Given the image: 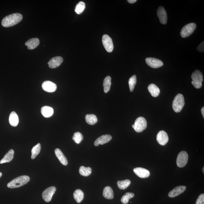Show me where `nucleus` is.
I'll list each match as a JSON object with an SVG mask.
<instances>
[{
  "mask_svg": "<svg viewBox=\"0 0 204 204\" xmlns=\"http://www.w3.org/2000/svg\"><path fill=\"white\" fill-rule=\"evenodd\" d=\"M22 17V15L20 13L12 14L5 17L2 19V25L5 27H12L20 22Z\"/></svg>",
  "mask_w": 204,
  "mask_h": 204,
  "instance_id": "obj_1",
  "label": "nucleus"
},
{
  "mask_svg": "<svg viewBox=\"0 0 204 204\" xmlns=\"http://www.w3.org/2000/svg\"><path fill=\"white\" fill-rule=\"evenodd\" d=\"M30 180V177L28 176H21L13 179L11 182L8 183L7 186L8 188L11 189L18 188L27 183Z\"/></svg>",
  "mask_w": 204,
  "mask_h": 204,
  "instance_id": "obj_2",
  "label": "nucleus"
},
{
  "mask_svg": "<svg viewBox=\"0 0 204 204\" xmlns=\"http://www.w3.org/2000/svg\"><path fill=\"white\" fill-rule=\"evenodd\" d=\"M185 104L183 96L182 94H177L175 96L172 103V108L176 113L180 112L182 111Z\"/></svg>",
  "mask_w": 204,
  "mask_h": 204,
  "instance_id": "obj_3",
  "label": "nucleus"
},
{
  "mask_svg": "<svg viewBox=\"0 0 204 204\" xmlns=\"http://www.w3.org/2000/svg\"><path fill=\"white\" fill-rule=\"evenodd\" d=\"M191 78L192 80L191 83L193 86L197 89H200L203 81V76L201 72L199 70H195L191 75Z\"/></svg>",
  "mask_w": 204,
  "mask_h": 204,
  "instance_id": "obj_4",
  "label": "nucleus"
},
{
  "mask_svg": "<svg viewBox=\"0 0 204 204\" xmlns=\"http://www.w3.org/2000/svg\"><path fill=\"white\" fill-rule=\"evenodd\" d=\"M134 125L133 129L135 131L137 132H141L147 128V121L143 117H138L135 120Z\"/></svg>",
  "mask_w": 204,
  "mask_h": 204,
  "instance_id": "obj_5",
  "label": "nucleus"
},
{
  "mask_svg": "<svg viewBox=\"0 0 204 204\" xmlns=\"http://www.w3.org/2000/svg\"><path fill=\"white\" fill-rule=\"evenodd\" d=\"M196 25L194 23H191L186 25L182 28L180 32L181 36L186 38L190 36L196 29Z\"/></svg>",
  "mask_w": 204,
  "mask_h": 204,
  "instance_id": "obj_6",
  "label": "nucleus"
},
{
  "mask_svg": "<svg viewBox=\"0 0 204 204\" xmlns=\"http://www.w3.org/2000/svg\"><path fill=\"white\" fill-rule=\"evenodd\" d=\"M188 160V153L186 151L181 152L178 155L177 165L179 168H183L187 164Z\"/></svg>",
  "mask_w": 204,
  "mask_h": 204,
  "instance_id": "obj_7",
  "label": "nucleus"
},
{
  "mask_svg": "<svg viewBox=\"0 0 204 204\" xmlns=\"http://www.w3.org/2000/svg\"><path fill=\"white\" fill-rule=\"evenodd\" d=\"M102 42L105 50L109 53H111L114 50V46L112 39L107 35H104L102 38Z\"/></svg>",
  "mask_w": 204,
  "mask_h": 204,
  "instance_id": "obj_8",
  "label": "nucleus"
},
{
  "mask_svg": "<svg viewBox=\"0 0 204 204\" xmlns=\"http://www.w3.org/2000/svg\"><path fill=\"white\" fill-rule=\"evenodd\" d=\"M56 190L57 189L54 186H52L47 188L42 193V197L43 200L46 202H50Z\"/></svg>",
  "mask_w": 204,
  "mask_h": 204,
  "instance_id": "obj_9",
  "label": "nucleus"
},
{
  "mask_svg": "<svg viewBox=\"0 0 204 204\" xmlns=\"http://www.w3.org/2000/svg\"><path fill=\"white\" fill-rule=\"evenodd\" d=\"M146 62L149 66L152 68H159L163 65L162 61L160 60L155 58H146Z\"/></svg>",
  "mask_w": 204,
  "mask_h": 204,
  "instance_id": "obj_10",
  "label": "nucleus"
},
{
  "mask_svg": "<svg viewBox=\"0 0 204 204\" xmlns=\"http://www.w3.org/2000/svg\"><path fill=\"white\" fill-rule=\"evenodd\" d=\"M156 140L160 145L162 146L166 145L169 141L168 134L165 131H160L156 136Z\"/></svg>",
  "mask_w": 204,
  "mask_h": 204,
  "instance_id": "obj_11",
  "label": "nucleus"
},
{
  "mask_svg": "<svg viewBox=\"0 0 204 204\" xmlns=\"http://www.w3.org/2000/svg\"><path fill=\"white\" fill-rule=\"evenodd\" d=\"M42 88L47 92H54L57 89V86L50 81H45L42 84Z\"/></svg>",
  "mask_w": 204,
  "mask_h": 204,
  "instance_id": "obj_12",
  "label": "nucleus"
},
{
  "mask_svg": "<svg viewBox=\"0 0 204 204\" xmlns=\"http://www.w3.org/2000/svg\"><path fill=\"white\" fill-rule=\"evenodd\" d=\"M157 14L160 22L162 24H166L167 23L168 17L165 8L162 6L160 7L157 10Z\"/></svg>",
  "mask_w": 204,
  "mask_h": 204,
  "instance_id": "obj_13",
  "label": "nucleus"
},
{
  "mask_svg": "<svg viewBox=\"0 0 204 204\" xmlns=\"http://www.w3.org/2000/svg\"><path fill=\"white\" fill-rule=\"evenodd\" d=\"M63 59L62 57H57L52 58L48 63L49 67L51 68L58 67L63 63Z\"/></svg>",
  "mask_w": 204,
  "mask_h": 204,
  "instance_id": "obj_14",
  "label": "nucleus"
},
{
  "mask_svg": "<svg viewBox=\"0 0 204 204\" xmlns=\"http://www.w3.org/2000/svg\"><path fill=\"white\" fill-rule=\"evenodd\" d=\"M133 172L136 175L141 178H146L150 175L148 170L142 168H137L133 169Z\"/></svg>",
  "mask_w": 204,
  "mask_h": 204,
  "instance_id": "obj_15",
  "label": "nucleus"
},
{
  "mask_svg": "<svg viewBox=\"0 0 204 204\" xmlns=\"http://www.w3.org/2000/svg\"><path fill=\"white\" fill-rule=\"evenodd\" d=\"M112 137L109 135H105L99 137L94 142L95 146H97L100 145H103L108 143L112 140Z\"/></svg>",
  "mask_w": 204,
  "mask_h": 204,
  "instance_id": "obj_16",
  "label": "nucleus"
},
{
  "mask_svg": "<svg viewBox=\"0 0 204 204\" xmlns=\"http://www.w3.org/2000/svg\"><path fill=\"white\" fill-rule=\"evenodd\" d=\"M185 186H178L174 188L173 190L170 191L168 194L169 197H170L173 198L179 196V195L184 192L186 190Z\"/></svg>",
  "mask_w": 204,
  "mask_h": 204,
  "instance_id": "obj_17",
  "label": "nucleus"
},
{
  "mask_svg": "<svg viewBox=\"0 0 204 204\" xmlns=\"http://www.w3.org/2000/svg\"><path fill=\"white\" fill-rule=\"evenodd\" d=\"M39 40L38 38H32L26 42L25 45L27 46V48L29 50H33L36 48L39 45Z\"/></svg>",
  "mask_w": 204,
  "mask_h": 204,
  "instance_id": "obj_18",
  "label": "nucleus"
},
{
  "mask_svg": "<svg viewBox=\"0 0 204 204\" xmlns=\"http://www.w3.org/2000/svg\"><path fill=\"white\" fill-rule=\"evenodd\" d=\"M54 152H55V154L61 164L64 166H67L68 164L67 160L60 149L58 148L56 149Z\"/></svg>",
  "mask_w": 204,
  "mask_h": 204,
  "instance_id": "obj_19",
  "label": "nucleus"
},
{
  "mask_svg": "<svg viewBox=\"0 0 204 204\" xmlns=\"http://www.w3.org/2000/svg\"><path fill=\"white\" fill-rule=\"evenodd\" d=\"M148 90L151 95L154 97H156L160 94V90L159 88L154 84H151L148 86Z\"/></svg>",
  "mask_w": 204,
  "mask_h": 204,
  "instance_id": "obj_20",
  "label": "nucleus"
},
{
  "mask_svg": "<svg viewBox=\"0 0 204 204\" xmlns=\"http://www.w3.org/2000/svg\"><path fill=\"white\" fill-rule=\"evenodd\" d=\"M41 112L44 117L49 118L52 117L54 113L53 109L50 107L45 106L42 107Z\"/></svg>",
  "mask_w": 204,
  "mask_h": 204,
  "instance_id": "obj_21",
  "label": "nucleus"
},
{
  "mask_svg": "<svg viewBox=\"0 0 204 204\" xmlns=\"http://www.w3.org/2000/svg\"><path fill=\"white\" fill-rule=\"evenodd\" d=\"M9 121L12 126L16 127L19 123V119L18 115L15 112H12L10 114Z\"/></svg>",
  "mask_w": 204,
  "mask_h": 204,
  "instance_id": "obj_22",
  "label": "nucleus"
},
{
  "mask_svg": "<svg viewBox=\"0 0 204 204\" xmlns=\"http://www.w3.org/2000/svg\"><path fill=\"white\" fill-rule=\"evenodd\" d=\"M14 155V151L11 149L7 153L2 159L0 161V164L9 163L13 159Z\"/></svg>",
  "mask_w": 204,
  "mask_h": 204,
  "instance_id": "obj_23",
  "label": "nucleus"
},
{
  "mask_svg": "<svg viewBox=\"0 0 204 204\" xmlns=\"http://www.w3.org/2000/svg\"><path fill=\"white\" fill-rule=\"evenodd\" d=\"M103 196L107 199H112L114 197L113 189L110 186H106L104 189Z\"/></svg>",
  "mask_w": 204,
  "mask_h": 204,
  "instance_id": "obj_24",
  "label": "nucleus"
},
{
  "mask_svg": "<svg viewBox=\"0 0 204 204\" xmlns=\"http://www.w3.org/2000/svg\"><path fill=\"white\" fill-rule=\"evenodd\" d=\"M73 197L77 203H81L83 200L84 198L83 192L80 189L76 190L74 192Z\"/></svg>",
  "mask_w": 204,
  "mask_h": 204,
  "instance_id": "obj_25",
  "label": "nucleus"
},
{
  "mask_svg": "<svg viewBox=\"0 0 204 204\" xmlns=\"http://www.w3.org/2000/svg\"><path fill=\"white\" fill-rule=\"evenodd\" d=\"M85 118L86 123L91 125L95 124L98 122L97 118L94 114H87Z\"/></svg>",
  "mask_w": 204,
  "mask_h": 204,
  "instance_id": "obj_26",
  "label": "nucleus"
},
{
  "mask_svg": "<svg viewBox=\"0 0 204 204\" xmlns=\"http://www.w3.org/2000/svg\"><path fill=\"white\" fill-rule=\"evenodd\" d=\"M111 85V78L108 76L104 79L103 82L104 90L105 93H107L110 90Z\"/></svg>",
  "mask_w": 204,
  "mask_h": 204,
  "instance_id": "obj_27",
  "label": "nucleus"
},
{
  "mask_svg": "<svg viewBox=\"0 0 204 204\" xmlns=\"http://www.w3.org/2000/svg\"><path fill=\"white\" fill-rule=\"evenodd\" d=\"M92 171V170L90 167H84L81 166L80 167L79 169V172L80 174L83 176L87 177L90 175Z\"/></svg>",
  "mask_w": 204,
  "mask_h": 204,
  "instance_id": "obj_28",
  "label": "nucleus"
},
{
  "mask_svg": "<svg viewBox=\"0 0 204 204\" xmlns=\"http://www.w3.org/2000/svg\"><path fill=\"white\" fill-rule=\"evenodd\" d=\"M40 150H41V145L40 143H38L37 145L33 147L31 150V159H35L36 156L39 154Z\"/></svg>",
  "mask_w": 204,
  "mask_h": 204,
  "instance_id": "obj_29",
  "label": "nucleus"
},
{
  "mask_svg": "<svg viewBox=\"0 0 204 204\" xmlns=\"http://www.w3.org/2000/svg\"><path fill=\"white\" fill-rule=\"evenodd\" d=\"M131 184V182L129 180L123 181H118L117 182V185L119 189L124 190L129 187Z\"/></svg>",
  "mask_w": 204,
  "mask_h": 204,
  "instance_id": "obj_30",
  "label": "nucleus"
},
{
  "mask_svg": "<svg viewBox=\"0 0 204 204\" xmlns=\"http://www.w3.org/2000/svg\"><path fill=\"white\" fill-rule=\"evenodd\" d=\"M134 196V193H126L121 198V202L123 204H128L130 199L133 198Z\"/></svg>",
  "mask_w": 204,
  "mask_h": 204,
  "instance_id": "obj_31",
  "label": "nucleus"
},
{
  "mask_svg": "<svg viewBox=\"0 0 204 204\" xmlns=\"http://www.w3.org/2000/svg\"><path fill=\"white\" fill-rule=\"evenodd\" d=\"M86 7L85 3L83 2H80L77 4L75 9V12L77 14H81L84 11Z\"/></svg>",
  "mask_w": 204,
  "mask_h": 204,
  "instance_id": "obj_32",
  "label": "nucleus"
},
{
  "mask_svg": "<svg viewBox=\"0 0 204 204\" xmlns=\"http://www.w3.org/2000/svg\"><path fill=\"white\" fill-rule=\"evenodd\" d=\"M137 83V76L135 75H133L130 78L129 80V84L130 91H133L134 89L135 86Z\"/></svg>",
  "mask_w": 204,
  "mask_h": 204,
  "instance_id": "obj_33",
  "label": "nucleus"
},
{
  "mask_svg": "<svg viewBox=\"0 0 204 204\" xmlns=\"http://www.w3.org/2000/svg\"><path fill=\"white\" fill-rule=\"evenodd\" d=\"M72 139L76 143L80 144L83 140V135L80 132H77L74 133Z\"/></svg>",
  "mask_w": 204,
  "mask_h": 204,
  "instance_id": "obj_34",
  "label": "nucleus"
},
{
  "mask_svg": "<svg viewBox=\"0 0 204 204\" xmlns=\"http://www.w3.org/2000/svg\"><path fill=\"white\" fill-rule=\"evenodd\" d=\"M196 204H204V194H201L199 196L197 200Z\"/></svg>",
  "mask_w": 204,
  "mask_h": 204,
  "instance_id": "obj_35",
  "label": "nucleus"
},
{
  "mask_svg": "<svg viewBox=\"0 0 204 204\" xmlns=\"http://www.w3.org/2000/svg\"><path fill=\"white\" fill-rule=\"evenodd\" d=\"M204 42L203 41L202 43L200 44L198 46L197 48V50L198 51V52H203L204 51Z\"/></svg>",
  "mask_w": 204,
  "mask_h": 204,
  "instance_id": "obj_36",
  "label": "nucleus"
},
{
  "mask_svg": "<svg viewBox=\"0 0 204 204\" xmlns=\"http://www.w3.org/2000/svg\"><path fill=\"white\" fill-rule=\"evenodd\" d=\"M137 1V0H128V2L130 3H133L136 2Z\"/></svg>",
  "mask_w": 204,
  "mask_h": 204,
  "instance_id": "obj_37",
  "label": "nucleus"
},
{
  "mask_svg": "<svg viewBox=\"0 0 204 204\" xmlns=\"http://www.w3.org/2000/svg\"><path fill=\"white\" fill-rule=\"evenodd\" d=\"M201 112H202V115L203 116V118H204V107H203L201 109Z\"/></svg>",
  "mask_w": 204,
  "mask_h": 204,
  "instance_id": "obj_38",
  "label": "nucleus"
},
{
  "mask_svg": "<svg viewBox=\"0 0 204 204\" xmlns=\"http://www.w3.org/2000/svg\"><path fill=\"white\" fill-rule=\"evenodd\" d=\"M2 173L1 172H0V178H1V177H2Z\"/></svg>",
  "mask_w": 204,
  "mask_h": 204,
  "instance_id": "obj_39",
  "label": "nucleus"
},
{
  "mask_svg": "<svg viewBox=\"0 0 204 204\" xmlns=\"http://www.w3.org/2000/svg\"><path fill=\"white\" fill-rule=\"evenodd\" d=\"M204 167H203V174L204 173Z\"/></svg>",
  "mask_w": 204,
  "mask_h": 204,
  "instance_id": "obj_40",
  "label": "nucleus"
}]
</instances>
